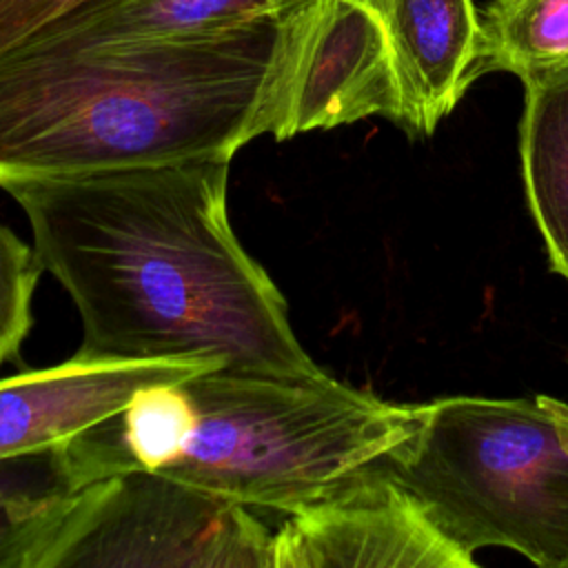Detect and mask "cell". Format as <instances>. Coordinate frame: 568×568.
Segmentation results:
<instances>
[{
  "mask_svg": "<svg viewBox=\"0 0 568 568\" xmlns=\"http://www.w3.org/2000/svg\"><path fill=\"white\" fill-rule=\"evenodd\" d=\"M226 184V160L0 171V189L29 220L40 268L80 315L78 357L322 371L297 342L277 284L235 237Z\"/></svg>",
  "mask_w": 568,
  "mask_h": 568,
  "instance_id": "6da1fadb",
  "label": "cell"
},
{
  "mask_svg": "<svg viewBox=\"0 0 568 568\" xmlns=\"http://www.w3.org/2000/svg\"><path fill=\"white\" fill-rule=\"evenodd\" d=\"M297 29L293 9L175 36L18 47L0 58V171L231 162L277 135Z\"/></svg>",
  "mask_w": 568,
  "mask_h": 568,
  "instance_id": "7a4b0ae2",
  "label": "cell"
},
{
  "mask_svg": "<svg viewBox=\"0 0 568 568\" xmlns=\"http://www.w3.org/2000/svg\"><path fill=\"white\" fill-rule=\"evenodd\" d=\"M419 413L422 406L386 402L326 371L213 366L140 388L64 446L82 486L153 470L288 515L406 442Z\"/></svg>",
  "mask_w": 568,
  "mask_h": 568,
  "instance_id": "3957f363",
  "label": "cell"
},
{
  "mask_svg": "<svg viewBox=\"0 0 568 568\" xmlns=\"http://www.w3.org/2000/svg\"><path fill=\"white\" fill-rule=\"evenodd\" d=\"M466 555L510 548L568 568V406L555 397H446L379 459Z\"/></svg>",
  "mask_w": 568,
  "mask_h": 568,
  "instance_id": "277c9868",
  "label": "cell"
},
{
  "mask_svg": "<svg viewBox=\"0 0 568 568\" xmlns=\"http://www.w3.org/2000/svg\"><path fill=\"white\" fill-rule=\"evenodd\" d=\"M264 510L153 470L87 484L40 568H273Z\"/></svg>",
  "mask_w": 568,
  "mask_h": 568,
  "instance_id": "5b68a950",
  "label": "cell"
},
{
  "mask_svg": "<svg viewBox=\"0 0 568 568\" xmlns=\"http://www.w3.org/2000/svg\"><path fill=\"white\" fill-rule=\"evenodd\" d=\"M377 462L280 515L273 568H475Z\"/></svg>",
  "mask_w": 568,
  "mask_h": 568,
  "instance_id": "8992f818",
  "label": "cell"
},
{
  "mask_svg": "<svg viewBox=\"0 0 568 568\" xmlns=\"http://www.w3.org/2000/svg\"><path fill=\"white\" fill-rule=\"evenodd\" d=\"M297 51L275 140L382 115L399 124L390 44L368 0H311L295 9Z\"/></svg>",
  "mask_w": 568,
  "mask_h": 568,
  "instance_id": "52a82bcc",
  "label": "cell"
},
{
  "mask_svg": "<svg viewBox=\"0 0 568 568\" xmlns=\"http://www.w3.org/2000/svg\"><path fill=\"white\" fill-rule=\"evenodd\" d=\"M217 364L195 359H71L0 379V457L33 450L118 413L140 388Z\"/></svg>",
  "mask_w": 568,
  "mask_h": 568,
  "instance_id": "ba28073f",
  "label": "cell"
},
{
  "mask_svg": "<svg viewBox=\"0 0 568 568\" xmlns=\"http://www.w3.org/2000/svg\"><path fill=\"white\" fill-rule=\"evenodd\" d=\"M382 18L399 84V126L430 135L479 71L473 0H368Z\"/></svg>",
  "mask_w": 568,
  "mask_h": 568,
  "instance_id": "9c48e42d",
  "label": "cell"
},
{
  "mask_svg": "<svg viewBox=\"0 0 568 568\" xmlns=\"http://www.w3.org/2000/svg\"><path fill=\"white\" fill-rule=\"evenodd\" d=\"M519 155L552 271L568 280V67L524 80Z\"/></svg>",
  "mask_w": 568,
  "mask_h": 568,
  "instance_id": "30bf717a",
  "label": "cell"
},
{
  "mask_svg": "<svg viewBox=\"0 0 568 568\" xmlns=\"http://www.w3.org/2000/svg\"><path fill=\"white\" fill-rule=\"evenodd\" d=\"M82 488L64 442L0 457V568H40Z\"/></svg>",
  "mask_w": 568,
  "mask_h": 568,
  "instance_id": "8fae6325",
  "label": "cell"
},
{
  "mask_svg": "<svg viewBox=\"0 0 568 568\" xmlns=\"http://www.w3.org/2000/svg\"><path fill=\"white\" fill-rule=\"evenodd\" d=\"M271 13H277L273 0H89L24 44L82 47L175 36L233 27Z\"/></svg>",
  "mask_w": 568,
  "mask_h": 568,
  "instance_id": "7c38bea8",
  "label": "cell"
},
{
  "mask_svg": "<svg viewBox=\"0 0 568 568\" xmlns=\"http://www.w3.org/2000/svg\"><path fill=\"white\" fill-rule=\"evenodd\" d=\"M568 67V0H488L479 13V71L521 82Z\"/></svg>",
  "mask_w": 568,
  "mask_h": 568,
  "instance_id": "4fadbf2b",
  "label": "cell"
},
{
  "mask_svg": "<svg viewBox=\"0 0 568 568\" xmlns=\"http://www.w3.org/2000/svg\"><path fill=\"white\" fill-rule=\"evenodd\" d=\"M40 273L33 246L0 222V364L18 359L31 331V300Z\"/></svg>",
  "mask_w": 568,
  "mask_h": 568,
  "instance_id": "5bb4252c",
  "label": "cell"
},
{
  "mask_svg": "<svg viewBox=\"0 0 568 568\" xmlns=\"http://www.w3.org/2000/svg\"><path fill=\"white\" fill-rule=\"evenodd\" d=\"M89 0H0V58Z\"/></svg>",
  "mask_w": 568,
  "mask_h": 568,
  "instance_id": "9a60e30c",
  "label": "cell"
},
{
  "mask_svg": "<svg viewBox=\"0 0 568 568\" xmlns=\"http://www.w3.org/2000/svg\"><path fill=\"white\" fill-rule=\"evenodd\" d=\"M306 2H311V0H273V4H275V11H277V13L293 11V9H297V7L306 4Z\"/></svg>",
  "mask_w": 568,
  "mask_h": 568,
  "instance_id": "2e32d148",
  "label": "cell"
}]
</instances>
